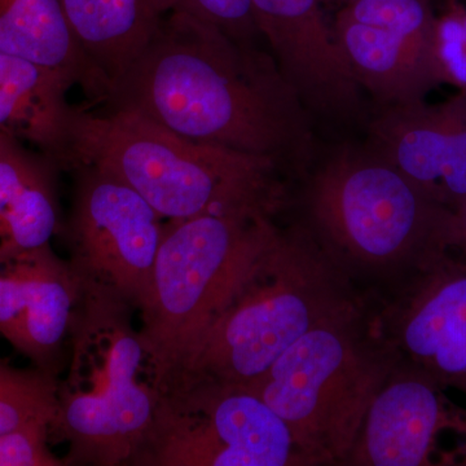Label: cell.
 <instances>
[{
  "label": "cell",
  "instance_id": "cell-12",
  "mask_svg": "<svg viewBox=\"0 0 466 466\" xmlns=\"http://www.w3.org/2000/svg\"><path fill=\"white\" fill-rule=\"evenodd\" d=\"M368 127V147L431 200L452 211L466 200V88L438 104L381 106Z\"/></svg>",
  "mask_w": 466,
  "mask_h": 466
},
{
  "label": "cell",
  "instance_id": "cell-10",
  "mask_svg": "<svg viewBox=\"0 0 466 466\" xmlns=\"http://www.w3.org/2000/svg\"><path fill=\"white\" fill-rule=\"evenodd\" d=\"M348 465L466 466V408L400 359L368 410Z\"/></svg>",
  "mask_w": 466,
  "mask_h": 466
},
{
  "label": "cell",
  "instance_id": "cell-15",
  "mask_svg": "<svg viewBox=\"0 0 466 466\" xmlns=\"http://www.w3.org/2000/svg\"><path fill=\"white\" fill-rule=\"evenodd\" d=\"M57 165L14 137L0 143V262L51 245L60 232Z\"/></svg>",
  "mask_w": 466,
  "mask_h": 466
},
{
  "label": "cell",
  "instance_id": "cell-17",
  "mask_svg": "<svg viewBox=\"0 0 466 466\" xmlns=\"http://www.w3.org/2000/svg\"><path fill=\"white\" fill-rule=\"evenodd\" d=\"M0 52L54 70L94 104L108 99V82L79 47L61 0H0Z\"/></svg>",
  "mask_w": 466,
  "mask_h": 466
},
{
  "label": "cell",
  "instance_id": "cell-8",
  "mask_svg": "<svg viewBox=\"0 0 466 466\" xmlns=\"http://www.w3.org/2000/svg\"><path fill=\"white\" fill-rule=\"evenodd\" d=\"M150 466L311 465L289 429L253 392L213 381H177L162 392L134 460Z\"/></svg>",
  "mask_w": 466,
  "mask_h": 466
},
{
  "label": "cell",
  "instance_id": "cell-26",
  "mask_svg": "<svg viewBox=\"0 0 466 466\" xmlns=\"http://www.w3.org/2000/svg\"><path fill=\"white\" fill-rule=\"evenodd\" d=\"M321 2H323V5L324 3H327V5H330V0H321Z\"/></svg>",
  "mask_w": 466,
  "mask_h": 466
},
{
  "label": "cell",
  "instance_id": "cell-14",
  "mask_svg": "<svg viewBox=\"0 0 466 466\" xmlns=\"http://www.w3.org/2000/svg\"><path fill=\"white\" fill-rule=\"evenodd\" d=\"M332 27L337 45L359 86L381 106L425 100L435 88L450 84L440 50L339 14Z\"/></svg>",
  "mask_w": 466,
  "mask_h": 466
},
{
  "label": "cell",
  "instance_id": "cell-16",
  "mask_svg": "<svg viewBox=\"0 0 466 466\" xmlns=\"http://www.w3.org/2000/svg\"><path fill=\"white\" fill-rule=\"evenodd\" d=\"M72 87L54 70L0 52V134L64 168L75 112L66 100Z\"/></svg>",
  "mask_w": 466,
  "mask_h": 466
},
{
  "label": "cell",
  "instance_id": "cell-23",
  "mask_svg": "<svg viewBox=\"0 0 466 466\" xmlns=\"http://www.w3.org/2000/svg\"><path fill=\"white\" fill-rule=\"evenodd\" d=\"M452 247L451 250L466 256V200L452 211Z\"/></svg>",
  "mask_w": 466,
  "mask_h": 466
},
{
  "label": "cell",
  "instance_id": "cell-1",
  "mask_svg": "<svg viewBox=\"0 0 466 466\" xmlns=\"http://www.w3.org/2000/svg\"><path fill=\"white\" fill-rule=\"evenodd\" d=\"M103 106L280 168L305 171L317 152L311 115L269 52L182 12H168Z\"/></svg>",
  "mask_w": 466,
  "mask_h": 466
},
{
  "label": "cell",
  "instance_id": "cell-7",
  "mask_svg": "<svg viewBox=\"0 0 466 466\" xmlns=\"http://www.w3.org/2000/svg\"><path fill=\"white\" fill-rule=\"evenodd\" d=\"M279 232L262 211L171 220L137 309L162 391Z\"/></svg>",
  "mask_w": 466,
  "mask_h": 466
},
{
  "label": "cell",
  "instance_id": "cell-18",
  "mask_svg": "<svg viewBox=\"0 0 466 466\" xmlns=\"http://www.w3.org/2000/svg\"><path fill=\"white\" fill-rule=\"evenodd\" d=\"M79 47L109 87L127 72L171 12L168 0H61Z\"/></svg>",
  "mask_w": 466,
  "mask_h": 466
},
{
  "label": "cell",
  "instance_id": "cell-25",
  "mask_svg": "<svg viewBox=\"0 0 466 466\" xmlns=\"http://www.w3.org/2000/svg\"><path fill=\"white\" fill-rule=\"evenodd\" d=\"M7 137V135L0 134V143H2L3 137Z\"/></svg>",
  "mask_w": 466,
  "mask_h": 466
},
{
  "label": "cell",
  "instance_id": "cell-20",
  "mask_svg": "<svg viewBox=\"0 0 466 466\" xmlns=\"http://www.w3.org/2000/svg\"><path fill=\"white\" fill-rule=\"evenodd\" d=\"M357 23L383 27L441 51L440 16L433 0H354L339 11Z\"/></svg>",
  "mask_w": 466,
  "mask_h": 466
},
{
  "label": "cell",
  "instance_id": "cell-2",
  "mask_svg": "<svg viewBox=\"0 0 466 466\" xmlns=\"http://www.w3.org/2000/svg\"><path fill=\"white\" fill-rule=\"evenodd\" d=\"M99 168L139 193L164 218L262 211L284 202L272 159L196 143L127 110L75 108L66 170Z\"/></svg>",
  "mask_w": 466,
  "mask_h": 466
},
{
  "label": "cell",
  "instance_id": "cell-4",
  "mask_svg": "<svg viewBox=\"0 0 466 466\" xmlns=\"http://www.w3.org/2000/svg\"><path fill=\"white\" fill-rule=\"evenodd\" d=\"M133 308L108 290L82 287L51 425V435L69 443L66 464H134L152 429L162 388Z\"/></svg>",
  "mask_w": 466,
  "mask_h": 466
},
{
  "label": "cell",
  "instance_id": "cell-21",
  "mask_svg": "<svg viewBox=\"0 0 466 466\" xmlns=\"http://www.w3.org/2000/svg\"><path fill=\"white\" fill-rule=\"evenodd\" d=\"M171 11L182 12L216 27L233 41L258 45L260 33L251 0H168Z\"/></svg>",
  "mask_w": 466,
  "mask_h": 466
},
{
  "label": "cell",
  "instance_id": "cell-22",
  "mask_svg": "<svg viewBox=\"0 0 466 466\" xmlns=\"http://www.w3.org/2000/svg\"><path fill=\"white\" fill-rule=\"evenodd\" d=\"M51 424L27 422L0 434V466H61L63 460L52 453Z\"/></svg>",
  "mask_w": 466,
  "mask_h": 466
},
{
  "label": "cell",
  "instance_id": "cell-3",
  "mask_svg": "<svg viewBox=\"0 0 466 466\" xmlns=\"http://www.w3.org/2000/svg\"><path fill=\"white\" fill-rule=\"evenodd\" d=\"M359 306L342 266L315 235L279 229L167 386L248 388L300 337Z\"/></svg>",
  "mask_w": 466,
  "mask_h": 466
},
{
  "label": "cell",
  "instance_id": "cell-11",
  "mask_svg": "<svg viewBox=\"0 0 466 466\" xmlns=\"http://www.w3.org/2000/svg\"><path fill=\"white\" fill-rule=\"evenodd\" d=\"M382 330L400 359L466 397V256L449 250L408 278Z\"/></svg>",
  "mask_w": 466,
  "mask_h": 466
},
{
  "label": "cell",
  "instance_id": "cell-6",
  "mask_svg": "<svg viewBox=\"0 0 466 466\" xmlns=\"http://www.w3.org/2000/svg\"><path fill=\"white\" fill-rule=\"evenodd\" d=\"M306 208L339 265L413 275L452 247V210L370 147H343L312 173Z\"/></svg>",
  "mask_w": 466,
  "mask_h": 466
},
{
  "label": "cell",
  "instance_id": "cell-9",
  "mask_svg": "<svg viewBox=\"0 0 466 466\" xmlns=\"http://www.w3.org/2000/svg\"><path fill=\"white\" fill-rule=\"evenodd\" d=\"M66 223L82 287L108 290L137 309L149 289L164 219L127 184L99 168L78 167Z\"/></svg>",
  "mask_w": 466,
  "mask_h": 466
},
{
  "label": "cell",
  "instance_id": "cell-13",
  "mask_svg": "<svg viewBox=\"0 0 466 466\" xmlns=\"http://www.w3.org/2000/svg\"><path fill=\"white\" fill-rule=\"evenodd\" d=\"M81 297V280L51 245L3 260L0 337L55 376Z\"/></svg>",
  "mask_w": 466,
  "mask_h": 466
},
{
  "label": "cell",
  "instance_id": "cell-5",
  "mask_svg": "<svg viewBox=\"0 0 466 466\" xmlns=\"http://www.w3.org/2000/svg\"><path fill=\"white\" fill-rule=\"evenodd\" d=\"M400 361L380 320L350 309L309 330L247 390L280 417L311 465H348L361 426Z\"/></svg>",
  "mask_w": 466,
  "mask_h": 466
},
{
  "label": "cell",
  "instance_id": "cell-19",
  "mask_svg": "<svg viewBox=\"0 0 466 466\" xmlns=\"http://www.w3.org/2000/svg\"><path fill=\"white\" fill-rule=\"evenodd\" d=\"M57 380L34 368L18 370L0 360V434L33 421L54 422Z\"/></svg>",
  "mask_w": 466,
  "mask_h": 466
},
{
  "label": "cell",
  "instance_id": "cell-24",
  "mask_svg": "<svg viewBox=\"0 0 466 466\" xmlns=\"http://www.w3.org/2000/svg\"><path fill=\"white\" fill-rule=\"evenodd\" d=\"M354 2V0H330V3H334V5H339L342 7H345V5H350V3Z\"/></svg>",
  "mask_w": 466,
  "mask_h": 466
}]
</instances>
